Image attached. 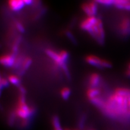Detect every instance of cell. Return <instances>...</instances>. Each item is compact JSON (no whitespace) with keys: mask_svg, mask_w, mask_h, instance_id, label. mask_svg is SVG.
<instances>
[{"mask_svg":"<svg viewBox=\"0 0 130 130\" xmlns=\"http://www.w3.org/2000/svg\"><path fill=\"white\" fill-rule=\"evenodd\" d=\"M34 112V109L29 107L26 104L24 94H21L19 98L18 104L15 111V115L23 120H28Z\"/></svg>","mask_w":130,"mask_h":130,"instance_id":"6da1fadb","label":"cell"},{"mask_svg":"<svg viewBox=\"0 0 130 130\" xmlns=\"http://www.w3.org/2000/svg\"><path fill=\"white\" fill-rule=\"evenodd\" d=\"M98 42L103 43L105 38V32L102 21L98 18L96 22L93 24L87 31Z\"/></svg>","mask_w":130,"mask_h":130,"instance_id":"7a4b0ae2","label":"cell"},{"mask_svg":"<svg viewBox=\"0 0 130 130\" xmlns=\"http://www.w3.org/2000/svg\"><path fill=\"white\" fill-rule=\"evenodd\" d=\"M86 61L89 64L99 68H110L112 66L111 63L108 61L93 55L87 56Z\"/></svg>","mask_w":130,"mask_h":130,"instance_id":"3957f363","label":"cell"},{"mask_svg":"<svg viewBox=\"0 0 130 130\" xmlns=\"http://www.w3.org/2000/svg\"><path fill=\"white\" fill-rule=\"evenodd\" d=\"M46 53L47 55L54 61V62L57 66L60 67H61L65 73H66L67 74H68L67 68L66 66V63H65L66 62L62 60L59 53H57L56 52H55L53 50H50V49L47 50L46 51Z\"/></svg>","mask_w":130,"mask_h":130,"instance_id":"277c9868","label":"cell"},{"mask_svg":"<svg viewBox=\"0 0 130 130\" xmlns=\"http://www.w3.org/2000/svg\"><path fill=\"white\" fill-rule=\"evenodd\" d=\"M98 18L95 16H88L81 22L80 27L83 30L87 31L93 24L96 22Z\"/></svg>","mask_w":130,"mask_h":130,"instance_id":"5b68a950","label":"cell"},{"mask_svg":"<svg viewBox=\"0 0 130 130\" xmlns=\"http://www.w3.org/2000/svg\"><path fill=\"white\" fill-rule=\"evenodd\" d=\"M1 63L4 66L10 67L13 66L15 63V59L13 54H6L1 57Z\"/></svg>","mask_w":130,"mask_h":130,"instance_id":"8992f818","label":"cell"},{"mask_svg":"<svg viewBox=\"0 0 130 130\" xmlns=\"http://www.w3.org/2000/svg\"><path fill=\"white\" fill-rule=\"evenodd\" d=\"M120 30L122 33L127 35L130 33V19L126 18L122 20L119 26Z\"/></svg>","mask_w":130,"mask_h":130,"instance_id":"52a82bcc","label":"cell"},{"mask_svg":"<svg viewBox=\"0 0 130 130\" xmlns=\"http://www.w3.org/2000/svg\"><path fill=\"white\" fill-rule=\"evenodd\" d=\"M8 5L12 10L18 11L22 9L25 3L22 0H10L8 1Z\"/></svg>","mask_w":130,"mask_h":130,"instance_id":"ba28073f","label":"cell"},{"mask_svg":"<svg viewBox=\"0 0 130 130\" xmlns=\"http://www.w3.org/2000/svg\"><path fill=\"white\" fill-rule=\"evenodd\" d=\"M114 5L120 9L130 11V1L128 0H117L114 1Z\"/></svg>","mask_w":130,"mask_h":130,"instance_id":"9c48e42d","label":"cell"},{"mask_svg":"<svg viewBox=\"0 0 130 130\" xmlns=\"http://www.w3.org/2000/svg\"><path fill=\"white\" fill-rule=\"evenodd\" d=\"M100 81V75L97 73H93L89 77V84L92 87L95 88Z\"/></svg>","mask_w":130,"mask_h":130,"instance_id":"30bf717a","label":"cell"},{"mask_svg":"<svg viewBox=\"0 0 130 130\" xmlns=\"http://www.w3.org/2000/svg\"><path fill=\"white\" fill-rule=\"evenodd\" d=\"M100 94V91L98 89L94 87L89 88L87 91V96L89 100H93L98 98Z\"/></svg>","mask_w":130,"mask_h":130,"instance_id":"8fae6325","label":"cell"},{"mask_svg":"<svg viewBox=\"0 0 130 130\" xmlns=\"http://www.w3.org/2000/svg\"><path fill=\"white\" fill-rule=\"evenodd\" d=\"M60 93L62 98L64 100H66L68 98L69 96L70 95V89L68 87H63V88L61 89V90Z\"/></svg>","mask_w":130,"mask_h":130,"instance_id":"7c38bea8","label":"cell"},{"mask_svg":"<svg viewBox=\"0 0 130 130\" xmlns=\"http://www.w3.org/2000/svg\"><path fill=\"white\" fill-rule=\"evenodd\" d=\"M53 125L54 130H63L61 127L60 121L58 117L55 116L53 118Z\"/></svg>","mask_w":130,"mask_h":130,"instance_id":"4fadbf2b","label":"cell"},{"mask_svg":"<svg viewBox=\"0 0 130 130\" xmlns=\"http://www.w3.org/2000/svg\"><path fill=\"white\" fill-rule=\"evenodd\" d=\"M88 5L89 7H90L91 10L92 11V15L95 16V15L96 14L97 10H98V5H97V2L94 1H92V2H89Z\"/></svg>","mask_w":130,"mask_h":130,"instance_id":"5bb4252c","label":"cell"},{"mask_svg":"<svg viewBox=\"0 0 130 130\" xmlns=\"http://www.w3.org/2000/svg\"><path fill=\"white\" fill-rule=\"evenodd\" d=\"M82 9L85 13L88 15V16H94L92 15V11L91 10L90 7L89 6L88 2L83 4L82 5Z\"/></svg>","mask_w":130,"mask_h":130,"instance_id":"9a60e30c","label":"cell"},{"mask_svg":"<svg viewBox=\"0 0 130 130\" xmlns=\"http://www.w3.org/2000/svg\"><path fill=\"white\" fill-rule=\"evenodd\" d=\"M8 81L11 84L15 85H18L20 83V80L18 77L14 75H10L8 76Z\"/></svg>","mask_w":130,"mask_h":130,"instance_id":"2e32d148","label":"cell"},{"mask_svg":"<svg viewBox=\"0 0 130 130\" xmlns=\"http://www.w3.org/2000/svg\"><path fill=\"white\" fill-rule=\"evenodd\" d=\"M31 63V60L29 58H27L24 60V62L23 63V68L24 70H26L29 67Z\"/></svg>","mask_w":130,"mask_h":130,"instance_id":"e0dca14e","label":"cell"},{"mask_svg":"<svg viewBox=\"0 0 130 130\" xmlns=\"http://www.w3.org/2000/svg\"><path fill=\"white\" fill-rule=\"evenodd\" d=\"M59 54H60V56L61 57V58L62 59V60L64 61L65 62H66V61L68 58V52L66 51H61L59 53Z\"/></svg>","mask_w":130,"mask_h":130,"instance_id":"ac0fdd59","label":"cell"},{"mask_svg":"<svg viewBox=\"0 0 130 130\" xmlns=\"http://www.w3.org/2000/svg\"><path fill=\"white\" fill-rule=\"evenodd\" d=\"M114 1H112V0H103V1H96V2L97 3L103 4V5L109 6L114 5Z\"/></svg>","mask_w":130,"mask_h":130,"instance_id":"d6986e66","label":"cell"},{"mask_svg":"<svg viewBox=\"0 0 130 130\" xmlns=\"http://www.w3.org/2000/svg\"><path fill=\"white\" fill-rule=\"evenodd\" d=\"M16 28H17V29L19 30V31L21 32H23L24 31V27H23L22 24L19 22H16Z\"/></svg>","mask_w":130,"mask_h":130,"instance_id":"ffe728a7","label":"cell"},{"mask_svg":"<svg viewBox=\"0 0 130 130\" xmlns=\"http://www.w3.org/2000/svg\"><path fill=\"white\" fill-rule=\"evenodd\" d=\"M8 85V80H6L5 78H1V89L2 88V87H7Z\"/></svg>","mask_w":130,"mask_h":130,"instance_id":"44dd1931","label":"cell"},{"mask_svg":"<svg viewBox=\"0 0 130 130\" xmlns=\"http://www.w3.org/2000/svg\"><path fill=\"white\" fill-rule=\"evenodd\" d=\"M66 35H67V36H68L69 38H70L72 41H73L74 42V38H73V36L72 35V34L70 32H67Z\"/></svg>","mask_w":130,"mask_h":130,"instance_id":"7402d4cb","label":"cell"},{"mask_svg":"<svg viewBox=\"0 0 130 130\" xmlns=\"http://www.w3.org/2000/svg\"><path fill=\"white\" fill-rule=\"evenodd\" d=\"M24 2L25 3V5H29L32 3V1H31V0H24Z\"/></svg>","mask_w":130,"mask_h":130,"instance_id":"603a6c76","label":"cell"},{"mask_svg":"<svg viewBox=\"0 0 130 130\" xmlns=\"http://www.w3.org/2000/svg\"><path fill=\"white\" fill-rule=\"evenodd\" d=\"M126 76L128 77V78H130V70H129V69H128V70H127L126 71Z\"/></svg>","mask_w":130,"mask_h":130,"instance_id":"cb8c5ba5","label":"cell"},{"mask_svg":"<svg viewBox=\"0 0 130 130\" xmlns=\"http://www.w3.org/2000/svg\"><path fill=\"white\" fill-rule=\"evenodd\" d=\"M128 69H129V70H130V63L128 65Z\"/></svg>","mask_w":130,"mask_h":130,"instance_id":"d4e9b609","label":"cell"},{"mask_svg":"<svg viewBox=\"0 0 130 130\" xmlns=\"http://www.w3.org/2000/svg\"><path fill=\"white\" fill-rule=\"evenodd\" d=\"M128 107H130V102L128 103Z\"/></svg>","mask_w":130,"mask_h":130,"instance_id":"484cf974","label":"cell"}]
</instances>
